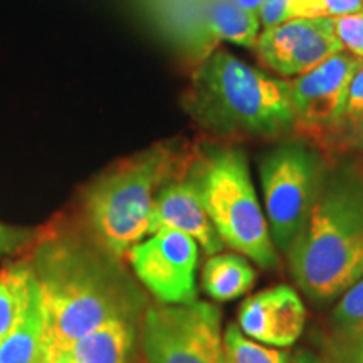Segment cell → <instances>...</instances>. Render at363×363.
Here are the masks:
<instances>
[{
  "label": "cell",
  "mask_w": 363,
  "mask_h": 363,
  "mask_svg": "<svg viewBox=\"0 0 363 363\" xmlns=\"http://www.w3.org/2000/svg\"><path fill=\"white\" fill-rule=\"evenodd\" d=\"M331 323L345 345L363 340V278L340 296L331 315Z\"/></svg>",
  "instance_id": "obj_19"
},
{
  "label": "cell",
  "mask_w": 363,
  "mask_h": 363,
  "mask_svg": "<svg viewBox=\"0 0 363 363\" xmlns=\"http://www.w3.org/2000/svg\"><path fill=\"white\" fill-rule=\"evenodd\" d=\"M291 363H330L325 358L318 357L316 353L308 350H299L296 355L291 358Z\"/></svg>",
  "instance_id": "obj_25"
},
{
  "label": "cell",
  "mask_w": 363,
  "mask_h": 363,
  "mask_svg": "<svg viewBox=\"0 0 363 363\" xmlns=\"http://www.w3.org/2000/svg\"><path fill=\"white\" fill-rule=\"evenodd\" d=\"M333 27L343 51L363 61V11L352 16L335 17Z\"/></svg>",
  "instance_id": "obj_21"
},
{
  "label": "cell",
  "mask_w": 363,
  "mask_h": 363,
  "mask_svg": "<svg viewBox=\"0 0 363 363\" xmlns=\"http://www.w3.org/2000/svg\"><path fill=\"white\" fill-rule=\"evenodd\" d=\"M262 66L283 78H298L343 51L331 17H303L262 29L256 43Z\"/></svg>",
  "instance_id": "obj_10"
},
{
  "label": "cell",
  "mask_w": 363,
  "mask_h": 363,
  "mask_svg": "<svg viewBox=\"0 0 363 363\" xmlns=\"http://www.w3.org/2000/svg\"><path fill=\"white\" fill-rule=\"evenodd\" d=\"M326 17L352 16L363 11V0H321Z\"/></svg>",
  "instance_id": "obj_23"
},
{
  "label": "cell",
  "mask_w": 363,
  "mask_h": 363,
  "mask_svg": "<svg viewBox=\"0 0 363 363\" xmlns=\"http://www.w3.org/2000/svg\"><path fill=\"white\" fill-rule=\"evenodd\" d=\"M184 153L157 145L115 163L83 192L79 222L113 256L123 261L148 234L158 189L185 163Z\"/></svg>",
  "instance_id": "obj_4"
},
{
  "label": "cell",
  "mask_w": 363,
  "mask_h": 363,
  "mask_svg": "<svg viewBox=\"0 0 363 363\" xmlns=\"http://www.w3.org/2000/svg\"><path fill=\"white\" fill-rule=\"evenodd\" d=\"M54 363H62V362H54Z\"/></svg>",
  "instance_id": "obj_28"
},
{
  "label": "cell",
  "mask_w": 363,
  "mask_h": 363,
  "mask_svg": "<svg viewBox=\"0 0 363 363\" xmlns=\"http://www.w3.org/2000/svg\"><path fill=\"white\" fill-rule=\"evenodd\" d=\"M44 311L43 358L52 363L89 331L118 318H143L145 293L84 225L56 219L39 230L26 256Z\"/></svg>",
  "instance_id": "obj_1"
},
{
  "label": "cell",
  "mask_w": 363,
  "mask_h": 363,
  "mask_svg": "<svg viewBox=\"0 0 363 363\" xmlns=\"http://www.w3.org/2000/svg\"><path fill=\"white\" fill-rule=\"evenodd\" d=\"M224 363H227V362H225V358H224Z\"/></svg>",
  "instance_id": "obj_29"
},
{
  "label": "cell",
  "mask_w": 363,
  "mask_h": 363,
  "mask_svg": "<svg viewBox=\"0 0 363 363\" xmlns=\"http://www.w3.org/2000/svg\"><path fill=\"white\" fill-rule=\"evenodd\" d=\"M343 125H348V130L352 128L353 140L363 148V111L358 113L357 116L350 118V120L345 121Z\"/></svg>",
  "instance_id": "obj_24"
},
{
  "label": "cell",
  "mask_w": 363,
  "mask_h": 363,
  "mask_svg": "<svg viewBox=\"0 0 363 363\" xmlns=\"http://www.w3.org/2000/svg\"><path fill=\"white\" fill-rule=\"evenodd\" d=\"M234 2L238 4L239 7H242L244 11L256 13V16L259 17V12H261L262 6H264L266 0H234Z\"/></svg>",
  "instance_id": "obj_26"
},
{
  "label": "cell",
  "mask_w": 363,
  "mask_h": 363,
  "mask_svg": "<svg viewBox=\"0 0 363 363\" xmlns=\"http://www.w3.org/2000/svg\"><path fill=\"white\" fill-rule=\"evenodd\" d=\"M350 348V357L352 363H363V340H358V342L347 345Z\"/></svg>",
  "instance_id": "obj_27"
},
{
  "label": "cell",
  "mask_w": 363,
  "mask_h": 363,
  "mask_svg": "<svg viewBox=\"0 0 363 363\" xmlns=\"http://www.w3.org/2000/svg\"><path fill=\"white\" fill-rule=\"evenodd\" d=\"M321 153L305 142H283L259 162L264 216L272 244L288 254L310 220L326 179Z\"/></svg>",
  "instance_id": "obj_6"
},
{
  "label": "cell",
  "mask_w": 363,
  "mask_h": 363,
  "mask_svg": "<svg viewBox=\"0 0 363 363\" xmlns=\"http://www.w3.org/2000/svg\"><path fill=\"white\" fill-rule=\"evenodd\" d=\"M298 288L330 303L363 278V169L343 163L326 174L310 220L288 254Z\"/></svg>",
  "instance_id": "obj_2"
},
{
  "label": "cell",
  "mask_w": 363,
  "mask_h": 363,
  "mask_svg": "<svg viewBox=\"0 0 363 363\" xmlns=\"http://www.w3.org/2000/svg\"><path fill=\"white\" fill-rule=\"evenodd\" d=\"M185 163L177 174L163 182L155 194L150 212L148 234H155L162 229L180 230L201 244L207 256H216L224 251L225 244L207 216L192 182L185 175Z\"/></svg>",
  "instance_id": "obj_12"
},
{
  "label": "cell",
  "mask_w": 363,
  "mask_h": 363,
  "mask_svg": "<svg viewBox=\"0 0 363 363\" xmlns=\"http://www.w3.org/2000/svg\"><path fill=\"white\" fill-rule=\"evenodd\" d=\"M187 110L208 133L278 138L294 128L291 84L227 51H216L194 72Z\"/></svg>",
  "instance_id": "obj_3"
},
{
  "label": "cell",
  "mask_w": 363,
  "mask_h": 363,
  "mask_svg": "<svg viewBox=\"0 0 363 363\" xmlns=\"http://www.w3.org/2000/svg\"><path fill=\"white\" fill-rule=\"evenodd\" d=\"M185 175L225 246L264 269H276L278 249L254 189L246 152L233 143L201 145L187 153Z\"/></svg>",
  "instance_id": "obj_5"
},
{
  "label": "cell",
  "mask_w": 363,
  "mask_h": 363,
  "mask_svg": "<svg viewBox=\"0 0 363 363\" xmlns=\"http://www.w3.org/2000/svg\"><path fill=\"white\" fill-rule=\"evenodd\" d=\"M33 276L29 262L24 259L11 262L0 271V342L19 320L24 308L29 281Z\"/></svg>",
  "instance_id": "obj_17"
},
{
  "label": "cell",
  "mask_w": 363,
  "mask_h": 363,
  "mask_svg": "<svg viewBox=\"0 0 363 363\" xmlns=\"http://www.w3.org/2000/svg\"><path fill=\"white\" fill-rule=\"evenodd\" d=\"M142 320L143 318H118L108 321L72 343L54 362L133 363Z\"/></svg>",
  "instance_id": "obj_13"
},
{
  "label": "cell",
  "mask_w": 363,
  "mask_h": 363,
  "mask_svg": "<svg viewBox=\"0 0 363 363\" xmlns=\"http://www.w3.org/2000/svg\"><path fill=\"white\" fill-rule=\"evenodd\" d=\"M363 111V62L358 67L355 76H353L350 89H348V101H347V110H345V120H350V118L357 116L358 113Z\"/></svg>",
  "instance_id": "obj_22"
},
{
  "label": "cell",
  "mask_w": 363,
  "mask_h": 363,
  "mask_svg": "<svg viewBox=\"0 0 363 363\" xmlns=\"http://www.w3.org/2000/svg\"><path fill=\"white\" fill-rule=\"evenodd\" d=\"M362 59L342 51L313 67L291 84V108L294 130L308 135H321L343 125L348 89L362 65Z\"/></svg>",
  "instance_id": "obj_9"
},
{
  "label": "cell",
  "mask_w": 363,
  "mask_h": 363,
  "mask_svg": "<svg viewBox=\"0 0 363 363\" xmlns=\"http://www.w3.org/2000/svg\"><path fill=\"white\" fill-rule=\"evenodd\" d=\"M238 326L246 337L269 347H291L306 325V308L296 289L279 284L249 296L239 308Z\"/></svg>",
  "instance_id": "obj_11"
},
{
  "label": "cell",
  "mask_w": 363,
  "mask_h": 363,
  "mask_svg": "<svg viewBox=\"0 0 363 363\" xmlns=\"http://www.w3.org/2000/svg\"><path fill=\"white\" fill-rule=\"evenodd\" d=\"M222 347L227 363H291L293 358L288 350L249 340L234 323L225 328Z\"/></svg>",
  "instance_id": "obj_18"
},
{
  "label": "cell",
  "mask_w": 363,
  "mask_h": 363,
  "mask_svg": "<svg viewBox=\"0 0 363 363\" xmlns=\"http://www.w3.org/2000/svg\"><path fill=\"white\" fill-rule=\"evenodd\" d=\"M44 311L39 284L33 272L22 313L7 337L0 342V363H40Z\"/></svg>",
  "instance_id": "obj_14"
},
{
  "label": "cell",
  "mask_w": 363,
  "mask_h": 363,
  "mask_svg": "<svg viewBox=\"0 0 363 363\" xmlns=\"http://www.w3.org/2000/svg\"><path fill=\"white\" fill-rule=\"evenodd\" d=\"M303 17H326L321 0H266L259 12L264 29Z\"/></svg>",
  "instance_id": "obj_20"
},
{
  "label": "cell",
  "mask_w": 363,
  "mask_h": 363,
  "mask_svg": "<svg viewBox=\"0 0 363 363\" xmlns=\"http://www.w3.org/2000/svg\"><path fill=\"white\" fill-rule=\"evenodd\" d=\"M140 342L150 363H224L220 311L206 301L148 305Z\"/></svg>",
  "instance_id": "obj_7"
},
{
  "label": "cell",
  "mask_w": 363,
  "mask_h": 363,
  "mask_svg": "<svg viewBox=\"0 0 363 363\" xmlns=\"http://www.w3.org/2000/svg\"><path fill=\"white\" fill-rule=\"evenodd\" d=\"M203 19L212 39L227 40L247 49L256 48L261 34L259 17L244 11L234 0H206Z\"/></svg>",
  "instance_id": "obj_16"
},
{
  "label": "cell",
  "mask_w": 363,
  "mask_h": 363,
  "mask_svg": "<svg viewBox=\"0 0 363 363\" xmlns=\"http://www.w3.org/2000/svg\"><path fill=\"white\" fill-rule=\"evenodd\" d=\"M256 283V272L240 254H216L202 269V289L220 303L244 296Z\"/></svg>",
  "instance_id": "obj_15"
},
{
  "label": "cell",
  "mask_w": 363,
  "mask_h": 363,
  "mask_svg": "<svg viewBox=\"0 0 363 363\" xmlns=\"http://www.w3.org/2000/svg\"><path fill=\"white\" fill-rule=\"evenodd\" d=\"M136 279L163 305H190L197 301L195 269L197 242L174 229L158 230L128 251Z\"/></svg>",
  "instance_id": "obj_8"
}]
</instances>
